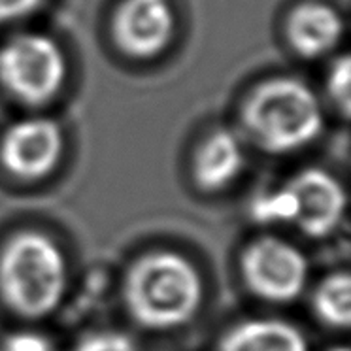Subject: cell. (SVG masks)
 I'll return each mask as SVG.
<instances>
[{
    "label": "cell",
    "mask_w": 351,
    "mask_h": 351,
    "mask_svg": "<svg viewBox=\"0 0 351 351\" xmlns=\"http://www.w3.org/2000/svg\"><path fill=\"white\" fill-rule=\"evenodd\" d=\"M240 272L255 297L274 304H287L300 297L308 282L304 253L287 240L261 237L240 255Z\"/></svg>",
    "instance_id": "obj_5"
},
{
    "label": "cell",
    "mask_w": 351,
    "mask_h": 351,
    "mask_svg": "<svg viewBox=\"0 0 351 351\" xmlns=\"http://www.w3.org/2000/svg\"><path fill=\"white\" fill-rule=\"evenodd\" d=\"M312 308L317 319L332 328H348L351 321V278L348 272H332L315 287Z\"/></svg>",
    "instance_id": "obj_12"
},
{
    "label": "cell",
    "mask_w": 351,
    "mask_h": 351,
    "mask_svg": "<svg viewBox=\"0 0 351 351\" xmlns=\"http://www.w3.org/2000/svg\"><path fill=\"white\" fill-rule=\"evenodd\" d=\"M0 351H55L46 336L34 330H17L12 332L0 346Z\"/></svg>",
    "instance_id": "obj_16"
},
{
    "label": "cell",
    "mask_w": 351,
    "mask_h": 351,
    "mask_svg": "<svg viewBox=\"0 0 351 351\" xmlns=\"http://www.w3.org/2000/svg\"><path fill=\"white\" fill-rule=\"evenodd\" d=\"M66 72L62 47L44 32H21L0 46V85L23 104L42 106L53 100Z\"/></svg>",
    "instance_id": "obj_4"
},
{
    "label": "cell",
    "mask_w": 351,
    "mask_h": 351,
    "mask_svg": "<svg viewBox=\"0 0 351 351\" xmlns=\"http://www.w3.org/2000/svg\"><path fill=\"white\" fill-rule=\"evenodd\" d=\"M350 80H351V61L348 55L338 57L332 66L328 70L327 76V91L336 106L342 110L343 114L350 112Z\"/></svg>",
    "instance_id": "obj_15"
},
{
    "label": "cell",
    "mask_w": 351,
    "mask_h": 351,
    "mask_svg": "<svg viewBox=\"0 0 351 351\" xmlns=\"http://www.w3.org/2000/svg\"><path fill=\"white\" fill-rule=\"evenodd\" d=\"M202 293V278L191 261L165 250L138 257L123 280L125 308L147 330L184 327L199 312Z\"/></svg>",
    "instance_id": "obj_1"
},
{
    "label": "cell",
    "mask_w": 351,
    "mask_h": 351,
    "mask_svg": "<svg viewBox=\"0 0 351 351\" xmlns=\"http://www.w3.org/2000/svg\"><path fill=\"white\" fill-rule=\"evenodd\" d=\"M297 200L295 223L306 237L332 234L346 214V191L335 176L321 168H304L285 182Z\"/></svg>",
    "instance_id": "obj_8"
},
{
    "label": "cell",
    "mask_w": 351,
    "mask_h": 351,
    "mask_svg": "<svg viewBox=\"0 0 351 351\" xmlns=\"http://www.w3.org/2000/svg\"><path fill=\"white\" fill-rule=\"evenodd\" d=\"M66 291V259L38 230H21L0 250V298L27 319L53 313Z\"/></svg>",
    "instance_id": "obj_3"
},
{
    "label": "cell",
    "mask_w": 351,
    "mask_h": 351,
    "mask_svg": "<svg viewBox=\"0 0 351 351\" xmlns=\"http://www.w3.org/2000/svg\"><path fill=\"white\" fill-rule=\"evenodd\" d=\"M46 0H0V25L31 16Z\"/></svg>",
    "instance_id": "obj_17"
},
{
    "label": "cell",
    "mask_w": 351,
    "mask_h": 351,
    "mask_svg": "<svg viewBox=\"0 0 351 351\" xmlns=\"http://www.w3.org/2000/svg\"><path fill=\"white\" fill-rule=\"evenodd\" d=\"M172 0H119L112 14V38L134 59L160 55L174 38Z\"/></svg>",
    "instance_id": "obj_7"
},
{
    "label": "cell",
    "mask_w": 351,
    "mask_h": 351,
    "mask_svg": "<svg viewBox=\"0 0 351 351\" xmlns=\"http://www.w3.org/2000/svg\"><path fill=\"white\" fill-rule=\"evenodd\" d=\"M343 19L338 10L319 0L297 4L285 23L291 47L306 59H317L336 49L343 36Z\"/></svg>",
    "instance_id": "obj_9"
},
{
    "label": "cell",
    "mask_w": 351,
    "mask_h": 351,
    "mask_svg": "<svg viewBox=\"0 0 351 351\" xmlns=\"http://www.w3.org/2000/svg\"><path fill=\"white\" fill-rule=\"evenodd\" d=\"M253 221L261 225H274V223H295L297 217V200L285 184L276 191L263 193L255 197L250 208Z\"/></svg>",
    "instance_id": "obj_13"
},
{
    "label": "cell",
    "mask_w": 351,
    "mask_h": 351,
    "mask_svg": "<svg viewBox=\"0 0 351 351\" xmlns=\"http://www.w3.org/2000/svg\"><path fill=\"white\" fill-rule=\"evenodd\" d=\"M64 152V134L49 117L12 123L0 140V165L21 182H38L53 172Z\"/></svg>",
    "instance_id": "obj_6"
},
{
    "label": "cell",
    "mask_w": 351,
    "mask_h": 351,
    "mask_svg": "<svg viewBox=\"0 0 351 351\" xmlns=\"http://www.w3.org/2000/svg\"><path fill=\"white\" fill-rule=\"evenodd\" d=\"M217 351H308L304 336L282 319H250L229 328Z\"/></svg>",
    "instance_id": "obj_11"
},
{
    "label": "cell",
    "mask_w": 351,
    "mask_h": 351,
    "mask_svg": "<svg viewBox=\"0 0 351 351\" xmlns=\"http://www.w3.org/2000/svg\"><path fill=\"white\" fill-rule=\"evenodd\" d=\"M330 351H350V350H348L346 346H338V348H332Z\"/></svg>",
    "instance_id": "obj_18"
},
{
    "label": "cell",
    "mask_w": 351,
    "mask_h": 351,
    "mask_svg": "<svg viewBox=\"0 0 351 351\" xmlns=\"http://www.w3.org/2000/svg\"><path fill=\"white\" fill-rule=\"evenodd\" d=\"M242 121L261 149L285 155L317 140L325 115L319 97L310 85L298 77L276 76L261 82L247 95Z\"/></svg>",
    "instance_id": "obj_2"
},
{
    "label": "cell",
    "mask_w": 351,
    "mask_h": 351,
    "mask_svg": "<svg viewBox=\"0 0 351 351\" xmlns=\"http://www.w3.org/2000/svg\"><path fill=\"white\" fill-rule=\"evenodd\" d=\"M245 165L242 140L234 130L215 129L208 134L193 155V180L202 191H221L234 184Z\"/></svg>",
    "instance_id": "obj_10"
},
{
    "label": "cell",
    "mask_w": 351,
    "mask_h": 351,
    "mask_svg": "<svg viewBox=\"0 0 351 351\" xmlns=\"http://www.w3.org/2000/svg\"><path fill=\"white\" fill-rule=\"evenodd\" d=\"M72 351H138V348L121 330H95L80 338Z\"/></svg>",
    "instance_id": "obj_14"
}]
</instances>
